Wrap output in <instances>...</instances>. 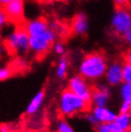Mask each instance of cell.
Wrapping results in <instances>:
<instances>
[{"label":"cell","mask_w":131,"mask_h":132,"mask_svg":"<svg viewBox=\"0 0 131 132\" xmlns=\"http://www.w3.org/2000/svg\"><path fill=\"white\" fill-rule=\"evenodd\" d=\"M44 96H45L44 92L40 91V92H38L36 96L34 97L33 100L30 102V104L27 107L26 113L28 115H34V114H36L38 111V109L40 108V106H41V104H42L43 102Z\"/></svg>","instance_id":"cell-12"},{"label":"cell","mask_w":131,"mask_h":132,"mask_svg":"<svg viewBox=\"0 0 131 132\" xmlns=\"http://www.w3.org/2000/svg\"><path fill=\"white\" fill-rule=\"evenodd\" d=\"M106 78L111 85H117L124 79V67L120 63H114L109 67Z\"/></svg>","instance_id":"cell-8"},{"label":"cell","mask_w":131,"mask_h":132,"mask_svg":"<svg viewBox=\"0 0 131 132\" xmlns=\"http://www.w3.org/2000/svg\"><path fill=\"white\" fill-rule=\"evenodd\" d=\"M108 91L103 87H94L92 89V103L96 106H104L108 101Z\"/></svg>","instance_id":"cell-11"},{"label":"cell","mask_w":131,"mask_h":132,"mask_svg":"<svg viewBox=\"0 0 131 132\" xmlns=\"http://www.w3.org/2000/svg\"><path fill=\"white\" fill-rule=\"evenodd\" d=\"M131 28V14L128 10H116L112 19V29L116 35H122Z\"/></svg>","instance_id":"cell-6"},{"label":"cell","mask_w":131,"mask_h":132,"mask_svg":"<svg viewBox=\"0 0 131 132\" xmlns=\"http://www.w3.org/2000/svg\"><path fill=\"white\" fill-rule=\"evenodd\" d=\"M5 45L10 52L23 56L30 51V39L25 25L17 24L6 37Z\"/></svg>","instance_id":"cell-4"},{"label":"cell","mask_w":131,"mask_h":132,"mask_svg":"<svg viewBox=\"0 0 131 132\" xmlns=\"http://www.w3.org/2000/svg\"><path fill=\"white\" fill-rule=\"evenodd\" d=\"M124 60H125V64H130L131 65V48L124 54Z\"/></svg>","instance_id":"cell-23"},{"label":"cell","mask_w":131,"mask_h":132,"mask_svg":"<svg viewBox=\"0 0 131 132\" xmlns=\"http://www.w3.org/2000/svg\"><path fill=\"white\" fill-rule=\"evenodd\" d=\"M121 96L124 102L131 103V82L125 83L121 87Z\"/></svg>","instance_id":"cell-15"},{"label":"cell","mask_w":131,"mask_h":132,"mask_svg":"<svg viewBox=\"0 0 131 132\" xmlns=\"http://www.w3.org/2000/svg\"><path fill=\"white\" fill-rule=\"evenodd\" d=\"M115 9H121V10H130L131 3L130 0H114Z\"/></svg>","instance_id":"cell-17"},{"label":"cell","mask_w":131,"mask_h":132,"mask_svg":"<svg viewBox=\"0 0 131 132\" xmlns=\"http://www.w3.org/2000/svg\"><path fill=\"white\" fill-rule=\"evenodd\" d=\"M124 39H125L128 44H131V28L128 29V30L124 34Z\"/></svg>","instance_id":"cell-24"},{"label":"cell","mask_w":131,"mask_h":132,"mask_svg":"<svg viewBox=\"0 0 131 132\" xmlns=\"http://www.w3.org/2000/svg\"><path fill=\"white\" fill-rule=\"evenodd\" d=\"M92 102H87L67 88L61 93L59 99V113L64 117H73L91 110Z\"/></svg>","instance_id":"cell-2"},{"label":"cell","mask_w":131,"mask_h":132,"mask_svg":"<svg viewBox=\"0 0 131 132\" xmlns=\"http://www.w3.org/2000/svg\"><path fill=\"white\" fill-rule=\"evenodd\" d=\"M88 28V22L85 14L83 13H78L72 20L71 24V31L75 35H83L87 31Z\"/></svg>","instance_id":"cell-9"},{"label":"cell","mask_w":131,"mask_h":132,"mask_svg":"<svg viewBox=\"0 0 131 132\" xmlns=\"http://www.w3.org/2000/svg\"><path fill=\"white\" fill-rule=\"evenodd\" d=\"M7 17L11 22L20 24L24 14V2L23 0H11L3 7Z\"/></svg>","instance_id":"cell-7"},{"label":"cell","mask_w":131,"mask_h":132,"mask_svg":"<svg viewBox=\"0 0 131 132\" xmlns=\"http://www.w3.org/2000/svg\"><path fill=\"white\" fill-rule=\"evenodd\" d=\"M93 115L96 118L97 122H101V123L114 122L117 118V116L115 115L111 110L105 108L104 106H97L93 111Z\"/></svg>","instance_id":"cell-10"},{"label":"cell","mask_w":131,"mask_h":132,"mask_svg":"<svg viewBox=\"0 0 131 132\" xmlns=\"http://www.w3.org/2000/svg\"><path fill=\"white\" fill-rule=\"evenodd\" d=\"M124 79L126 82H131V65L125 64L124 67Z\"/></svg>","instance_id":"cell-20"},{"label":"cell","mask_w":131,"mask_h":132,"mask_svg":"<svg viewBox=\"0 0 131 132\" xmlns=\"http://www.w3.org/2000/svg\"><path fill=\"white\" fill-rule=\"evenodd\" d=\"M13 75V71L8 66L0 64V81L9 79Z\"/></svg>","instance_id":"cell-16"},{"label":"cell","mask_w":131,"mask_h":132,"mask_svg":"<svg viewBox=\"0 0 131 132\" xmlns=\"http://www.w3.org/2000/svg\"><path fill=\"white\" fill-rule=\"evenodd\" d=\"M9 22V19L7 17V14L4 11L3 7L0 6V30L6 26V24Z\"/></svg>","instance_id":"cell-19"},{"label":"cell","mask_w":131,"mask_h":132,"mask_svg":"<svg viewBox=\"0 0 131 132\" xmlns=\"http://www.w3.org/2000/svg\"><path fill=\"white\" fill-rule=\"evenodd\" d=\"M67 68H68V62L67 60L62 57L59 60V64H58V68H56V76L59 79H63L66 76L67 73Z\"/></svg>","instance_id":"cell-14"},{"label":"cell","mask_w":131,"mask_h":132,"mask_svg":"<svg viewBox=\"0 0 131 132\" xmlns=\"http://www.w3.org/2000/svg\"><path fill=\"white\" fill-rule=\"evenodd\" d=\"M54 51L56 52V54L61 56V55H63V54L65 53V48H64V46H63L61 43L56 42L54 44Z\"/></svg>","instance_id":"cell-21"},{"label":"cell","mask_w":131,"mask_h":132,"mask_svg":"<svg viewBox=\"0 0 131 132\" xmlns=\"http://www.w3.org/2000/svg\"><path fill=\"white\" fill-rule=\"evenodd\" d=\"M130 104L131 103H129V102H124V103H122V105H121V110H120V113H121V114H129V111H130Z\"/></svg>","instance_id":"cell-22"},{"label":"cell","mask_w":131,"mask_h":132,"mask_svg":"<svg viewBox=\"0 0 131 132\" xmlns=\"http://www.w3.org/2000/svg\"><path fill=\"white\" fill-rule=\"evenodd\" d=\"M30 39V51L36 56H43L54 45L56 32L44 18H36L25 23Z\"/></svg>","instance_id":"cell-1"},{"label":"cell","mask_w":131,"mask_h":132,"mask_svg":"<svg viewBox=\"0 0 131 132\" xmlns=\"http://www.w3.org/2000/svg\"><path fill=\"white\" fill-rule=\"evenodd\" d=\"M58 131L59 132H72L73 128L71 127V126L69 125L68 122L62 120L59 122L58 125Z\"/></svg>","instance_id":"cell-18"},{"label":"cell","mask_w":131,"mask_h":132,"mask_svg":"<svg viewBox=\"0 0 131 132\" xmlns=\"http://www.w3.org/2000/svg\"><path fill=\"white\" fill-rule=\"evenodd\" d=\"M11 0H0V6L4 7L7 3H9Z\"/></svg>","instance_id":"cell-26"},{"label":"cell","mask_w":131,"mask_h":132,"mask_svg":"<svg viewBox=\"0 0 131 132\" xmlns=\"http://www.w3.org/2000/svg\"><path fill=\"white\" fill-rule=\"evenodd\" d=\"M116 125L118 126L121 132L131 131V116L129 114H121L117 116L116 120L114 121Z\"/></svg>","instance_id":"cell-13"},{"label":"cell","mask_w":131,"mask_h":132,"mask_svg":"<svg viewBox=\"0 0 131 132\" xmlns=\"http://www.w3.org/2000/svg\"><path fill=\"white\" fill-rule=\"evenodd\" d=\"M8 126H6V125H1L0 126V131L2 132H6V131H10L11 128H7Z\"/></svg>","instance_id":"cell-25"},{"label":"cell","mask_w":131,"mask_h":132,"mask_svg":"<svg viewBox=\"0 0 131 132\" xmlns=\"http://www.w3.org/2000/svg\"><path fill=\"white\" fill-rule=\"evenodd\" d=\"M68 88L76 95L80 97L81 99L85 100L87 102H92V89L87 84L85 78L82 76H75L69 80Z\"/></svg>","instance_id":"cell-5"},{"label":"cell","mask_w":131,"mask_h":132,"mask_svg":"<svg viewBox=\"0 0 131 132\" xmlns=\"http://www.w3.org/2000/svg\"><path fill=\"white\" fill-rule=\"evenodd\" d=\"M129 115L131 116V104H130V111H129Z\"/></svg>","instance_id":"cell-27"},{"label":"cell","mask_w":131,"mask_h":132,"mask_svg":"<svg viewBox=\"0 0 131 132\" xmlns=\"http://www.w3.org/2000/svg\"><path fill=\"white\" fill-rule=\"evenodd\" d=\"M106 68L104 55L101 52H93L83 59L79 66V73L80 76L87 79H96L104 74Z\"/></svg>","instance_id":"cell-3"}]
</instances>
